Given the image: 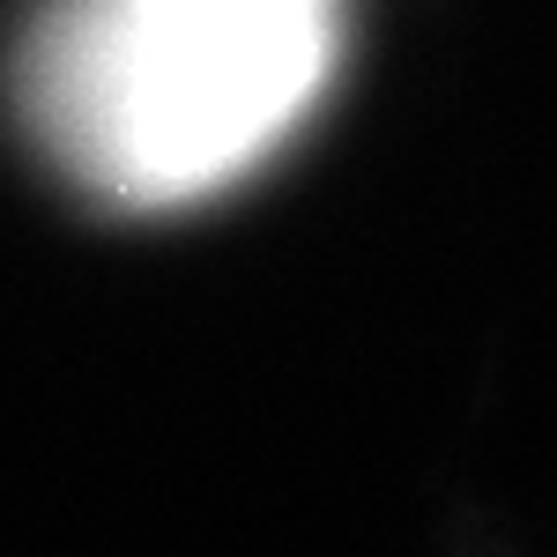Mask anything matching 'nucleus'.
<instances>
[{"label": "nucleus", "instance_id": "nucleus-1", "mask_svg": "<svg viewBox=\"0 0 557 557\" xmlns=\"http://www.w3.org/2000/svg\"><path fill=\"white\" fill-rule=\"evenodd\" d=\"M335 75V0H60L30 112L127 209H186L275 157Z\"/></svg>", "mask_w": 557, "mask_h": 557}]
</instances>
